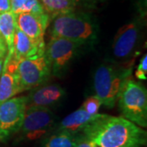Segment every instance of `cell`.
Here are the masks:
<instances>
[{
  "label": "cell",
  "instance_id": "1",
  "mask_svg": "<svg viewBox=\"0 0 147 147\" xmlns=\"http://www.w3.org/2000/svg\"><path fill=\"white\" fill-rule=\"evenodd\" d=\"M97 147H142L146 146V130L124 117L102 115L83 130Z\"/></svg>",
  "mask_w": 147,
  "mask_h": 147
},
{
  "label": "cell",
  "instance_id": "2",
  "mask_svg": "<svg viewBox=\"0 0 147 147\" xmlns=\"http://www.w3.org/2000/svg\"><path fill=\"white\" fill-rule=\"evenodd\" d=\"M51 34L78 43L79 46H92L97 40L98 25L88 13L71 11L53 18Z\"/></svg>",
  "mask_w": 147,
  "mask_h": 147
},
{
  "label": "cell",
  "instance_id": "3",
  "mask_svg": "<svg viewBox=\"0 0 147 147\" xmlns=\"http://www.w3.org/2000/svg\"><path fill=\"white\" fill-rule=\"evenodd\" d=\"M131 74V65H119L116 62L100 65L93 76L95 96L101 105L113 108L118 100L121 88Z\"/></svg>",
  "mask_w": 147,
  "mask_h": 147
},
{
  "label": "cell",
  "instance_id": "4",
  "mask_svg": "<svg viewBox=\"0 0 147 147\" xmlns=\"http://www.w3.org/2000/svg\"><path fill=\"white\" fill-rule=\"evenodd\" d=\"M118 102L124 118L141 127L147 126V91L141 83L130 78L123 84Z\"/></svg>",
  "mask_w": 147,
  "mask_h": 147
},
{
  "label": "cell",
  "instance_id": "5",
  "mask_svg": "<svg viewBox=\"0 0 147 147\" xmlns=\"http://www.w3.org/2000/svg\"><path fill=\"white\" fill-rule=\"evenodd\" d=\"M81 47L78 43L61 37L53 36L45 46L44 55L51 68V73L57 77L64 75Z\"/></svg>",
  "mask_w": 147,
  "mask_h": 147
},
{
  "label": "cell",
  "instance_id": "6",
  "mask_svg": "<svg viewBox=\"0 0 147 147\" xmlns=\"http://www.w3.org/2000/svg\"><path fill=\"white\" fill-rule=\"evenodd\" d=\"M56 117L49 108H26L24 119L18 132V141L33 142L46 137L55 123Z\"/></svg>",
  "mask_w": 147,
  "mask_h": 147
},
{
  "label": "cell",
  "instance_id": "7",
  "mask_svg": "<svg viewBox=\"0 0 147 147\" xmlns=\"http://www.w3.org/2000/svg\"><path fill=\"white\" fill-rule=\"evenodd\" d=\"M142 28V19L137 17L118 30L112 44V53L116 61L125 62L131 59L140 41Z\"/></svg>",
  "mask_w": 147,
  "mask_h": 147
},
{
  "label": "cell",
  "instance_id": "8",
  "mask_svg": "<svg viewBox=\"0 0 147 147\" xmlns=\"http://www.w3.org/2000/svg\"><path fill=\"white\" fill-rule=\"evenodd\" d=\"M17 72L22 92L40 86L52 75L50 65L44 54L19 61Z\"/></svg>",
  "mask_w": 147,
  "mask_h": 147
},
{
  "label": "cell",
  "instance_id": "9",
  "mask_svg": "<svg viewBox=\"0 0 147 147\" xmlns=\"http://www.w3.org/2000/svg\"><path fill=\"white\" fill-rule=\"evenodd\" d=\"M27 106V96H13L0 104V140L18 132Z\"/></svg>",
  "mask_w": 147,
  "mask_h": 147
},
{
  "label": "cell",
  "instance_id": "10",
  "mask_svg": "<svg viewBox=\"0 0 147 147\" xmlns=\"http://www.w3.org/2000/svg\"><path fill=\"white\" fill-rule=\"evenodd\" d=\"M50 20L51 18L47 13L38 15L23 12L16 15V27L41 46H46L44 34Z\"/></svg>",
  "mask_w": 147,
  "mask_h": 147
},
{
  "label": "cell",
  "instance_id": "11",
  "mask_svg": "<svg viewBox=\"0 0 147 147\" xmlns=\"http://www.w3.org/2000/svg\"><path fill=\"white\" fill-rule=\"evenodd\" d=\"M19 61L13 55L7 54L0 75V104L22 92L18 77Z\"/></svg>",
  "mask_w": 147,
  "mask_h": 147
},
{
  "label": "cell",
  "instance_id": "12",
  "mask_svg": "<svg viewBox=\"0 0 147 147\" xmlns=\"http://www.w3.org/2000/svg\"><path fill=\"white\" fill-rule=\"evenodd\" d=\"M65 96V91L58 84H48L34 88L27 96L26 108H49L59 104Z\"/></svg>",
  "mask_w": 147,
  "mask_h": 147
},
{
  "label": "cell",
  "instance_id": "13",
  "mask_svg": "<svg viewBox=\"0 0 147 147\" xmlns=\"http://www.w3.org/2000/svg\"><path fill=\"white\" fill-rule=\"evenodd\" d=\"M45 46L38 44L16 27L13 41V57L17 61L42 56Z\"/></svg>",
  "mask_w": 147,
  "mask_h": 147
},
{
  "label": "cell",
  "instance_id": "14",
  "mask_svg": "<svg viewBox=\"0 0 147 147\" xmlns=\"http://www.w3.org/2000/svg\"><path fill=\"white\" fill-rule=\"evenodd\" d=\"M100 115L101 114L99 113L96 115H89L80 107L61 120L58 125L57 130L67 131L73 134H77L79 131H83L86 127Z\"/></svg>",
  "mask_w": 147,
  "mask_h": 147
},
{
  "label": "cell",
  "instance_id": "15",
  "mask_svg": "<svg viewBox=\"0 0 147 147\" xmlns=\"http://www.w3.org/2000/svg\"><path fill=\"white\" fill-rule=\"evenodd\" d=\"M16 30V15L11 11L0 13V35L7 45V54L10 55H13V41Z\"/></svg>",
  "mask_w": 147,
  "mask_h": 147
},
{
  "label": "cell",
  "instance_id": "16",
  "mask_svg": "<svg viewBox=\"0 0 147 147\" xmlns=\"http://www.w3.org/2000/svg\"><path fill=\"white\" fill-rule=\"evenodd\" d=\"M51 19L75 11L78 0H38Z\"/></svg>",
  "mask_w": 147,
  "mask_h": 147
},
{
  "label": "cell",
  "instance_id": "17",
  "mask_svg": "<svg viewBox=\"0 0 147 147\" xmlns=\"http://www.w3.org/2000/svg\"><path fill=\"white\" fill-rule=\"evenodd\" d=\"M76 134L57 130L55 133L44 137L41 147H75Z\"/></svg>",
  "mask_w": 147,
  "mask_h": 147
},
{
  "label": "cell",
  "instance_id": "18",
  "mask_svg": "<svg viewBox=\"0 0 147 147\" xmlns=\"http://www.w3.org/2000/svg\"><path fill=\"white\" fill-rule=\"evenodd\" d=\"M11 11L15 15L23 12L38 15L47 13L38 0H11Z\"/></svg>",
  "mask_w": 147,
  "mask_h": 147
},
{
  "label": "cell",
  "instance_id": "19",
  "mask_svg": "<svg viewBox=\"0 0 147 147\" xmlns=\"http://www.w3.org/2000/svg\"><path fill=\"white\" fill-rule=\"evenodd\" d=\"M101 105L100 100L96 96H91L84 100L82 108L89 115H96Z\"/></svg>",
  "mask_w": 147,
  "mask_h": 147
},
{
  "label": "cell",
  "instance_id": "20",
  "mask_svg": "<svg viewBox=\"0 0 147 147\" xmlns=\"http://www.w3.org/2000/svg\"><path fill=\"white\" fill-rule=\"evenodd\" d=\"M147 56L144 55L140 60L139 65L136 71V77L140 80L147 79Z\"/></svg>",
  "mask_w": 147,
  "mask_h": 147
},
{
  "label": "cell",
  "instance_id": "21",
  "mask_svg": "<svg viewBox=\"0 0 147 147\" xmlns=\"http://www.w3.org/2000/svg\"><path fill=\"white\" fill-rule=\"evenodd\" d=\"M77 134L75 137V142H76L75 147H97L94 142L91 141L84 134L82 135H77Z\"/></svg>",
  "mask_w": 147,
  "mask_h": 147
},
{
  "label": "cell",
  "instance_id": "22",
  "mask_svg": "<svg viewBox=\"0 0 147 147\" xmlns=\"http://www.w3.org/2000/svg\"><path fill=\"white\" fill-rule=\"evenodd\" d=\"M78 1L81 2L86 7H97L100 3L105 2L106 0H78Z\"/></svg>",
  "mask_w": 147,
  "mask_h": 147
},
{
  "label": "cell",
  "instance_id": "23",
  "mask_svg": "<svg viewBox=\"0 0 147 147\" xmlns=\"http://www.w3.org/2000/svg\"><path fill=\"white\" fill-rule=\"evenodd\" d=\"M7 54V47L3 38L0 35V60H3Z\"/></svg>",
  "mask_w": 147,
  "mask_h": 147
},
{
  "label": "cell",
  "instance_id": "24",
  "mask_svg": "<svg viewBox=\"0 0 147 147\" xmlns=\"http://www.w3.org/2000/svg\"><path fill=\"white\" fill-rule=\"evenodd\" d=\"M11 11V0H0V13Z\"/></svg>",
  "mask_w": 147,
  "mask_h": 147
},
{
  "label": "cell",
  "instance_id": "25",
  "mask_svg": "<svg viewBox=\"0 0 147 147\" xmlns=\"http://www.w3.org/2000/svg\"><path fill=\"white\" fill-rule=\"evenodd\" d=\"M3 60H0V75H1V73H2V69H3Z\"/></svg>",
  "mask_w": 147,
  "mask_h": 147
}]
</instances>
